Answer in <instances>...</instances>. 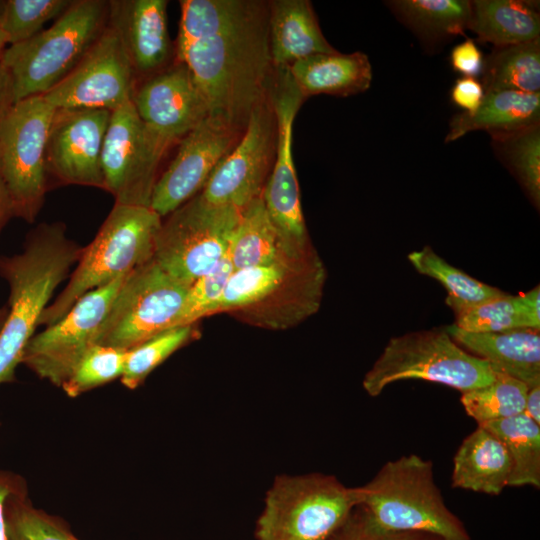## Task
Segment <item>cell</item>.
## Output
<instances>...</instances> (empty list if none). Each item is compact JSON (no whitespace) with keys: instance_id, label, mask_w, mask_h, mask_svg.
Segmentation results:
<instances>
[{"instance_id":"obj_1","label":"cell","mask_w":540,"mask_h":540,"mask_svg":"<svg viewBox=\"0 0 540 540\" xmlns=\"http://www.w3.org/2000/svg\"><path fill=\"white\" fill-rule=\"evenodd\" d=\"M176 60L204 96L210 114L245 127L267 100L273 79L268 5L253 0H183Z\"/></svg>"},{"instance_id":"obj_2","label":"cell","mask_w":540,"mask_h":540,"mask_svg":"<svg viewBox=\"0 0 540 540\" xmlns=\"http://www.w3.org/2000/svg\"><path fill=\"white\" fill-rule=\"evenodd\" d=\"M81 251L67 237L65 224L54 222L33 229L21 253L0 257V275L9 286L8 314L0 331V384L15 380L42 313Z\"/></svg>"},{"instance_id":"obj_3","label":"cell","mask_w":540,"mask_h":540,"mask_svg":"<svg viewBox=\"0 0 540 540\" xmlns=\"http://www.w3.org/2000/svg\"><path fill=\"white\" fill-rule=\"evenodd\" d=\"M356 490L358 506L384 529L471 540L464 523L445 504L434 480L433 462L419 455L386 462Z\"/></svg>"},{"instance_id":"obj_4","label":"cell","mask_w":540,"mask_h":540,"mask_svg":"<svg viewBox=\"0 0 540 540\" xmlns=\"http://www.w3.org/2000/svg\"><path fill=\"white\" fill-rule=\"evenodd\" d=\"M109 1L73 0L47 29L10 45L0 56L14 88L15 102L44 95L82 60L108 25Z\"/></svg>"},{"instance_id":"obj_5","label":"cell","mask_w":540,"mask_h":540,"mask_svg":"<svg viewBox=\"0 0 540 540\" xmlns=\"http://www.w3.org/2000/svg\"><path fill=\"white\" fill-rule=\"evenodd\" d=\"M161 224L150 207L115 203L95 238L82 247L67 285L45 308L39 325L55 324L85 293L152 260Z\"/></svg>"},{"instance_id":"obj_6","label":"cell","mask_w":540,"mask_h":540,"mask_svg":"<svg viewBox=\"0 0 540 540\" xmlns=\"http://www.w3.org/2000/svg\"><path fill=\"white\" fill-rule=\"evenodd\" d=\"M358 505L356 487L335 476L277 477L257 520V540H330Z\"/></svg>"},{"instance_id":"obj_7","label":"cell","mask_w":540,"mask_h":540,"mask_svg":"<svg viewBox=\"0 0 540 540\" xmlns=\"http://www.w3.org/2000/svg\"><path fill=\"white\" fill-rule=\"evenodd\" d=\"M495 377L487 361L459 346L444 328L391 338L362 385L372 397L407 379L440 383L464 393L490 384Z\"/></svg>"},{"instance_id":"obj_8","label":"cell","mask_w":540,"mask_h":540,"mask_svg":"<svg viewBox=\"0 0 540 540\" xmlns=\"http://www.w3.org/2000/svg\"><path fill=\"white\" fill-rule=\"evenodd\" d=\"M55 108L43 95L16 102L0 126V173L13 211L35 221L48 189L46 147Z\"/></svg>"},{"instance_id":"obj_9","label":"cell","mask_w":540,"mask_h":540,"mask_svg":"<svg viewBox=\"0 0 540 540\" xmlns=\"http://www.w3.org/2000/svg\"><path fill=\"white\" fill-rule=\"evenodd\" d=\"M188 286L154 260L124 279L103 323L96 344L127 351L177 327Z\"/></svg>"},{"instance_id":"obj_10","label":"cell","mask_w":540,"mask_h":540,"mask_svg":"<svg viewBox=\"0 0 540 540\" xmlns=\"http://www.w3.org/2000/svg\"><path fill=\"white\" fill-rule=\"evenodd\" d=\"M241 210L208 204L197 194L162 221L154 260L189 287L226 255Z\"/></svg>"},{"instance_id":"obj_11","label":"cell","mask_w":540,"mask_h":540,"mask_svg":"<svg viewBox=\"0 0 540 540\" xmlns=\"http://www.w3.org/2000/svg\"><path fill=\"white\" fill-rule=\"evenodd\" d=\"M267 98L276 122V148L261 196L284 246L302 252L311 242L301 208L292 139L294 120L306 97L286 67L274 71Z\"/></svg>"},{"instance_id":"obj_12","label":"cell","mask_w":540,"mask_h":540,"mask_svg":"<svg viewBox=\"0 0 540 540\" xmlns=\"http://www.w3.org/2000/svg\"><path fill=\"white\" fill-rule=\"evenodd\" d=\"M169 147L140 119L132 101L112 111L101 164L105 190L115 203L150 207L158 168Z\"/></svg>"},{"instance_id":"obj_13","label":"cell","mask_w":540,"mask_h":540,"mask_svg":"<svg viewBox=\"0 0 540 540\" xmlns=\"http://www.w3.org/2000/svg\"><path fill=\"white\" fill-rule=\"evenodd\" d=\"M127 275L85 293L62 319L34 335L21 363L41 379L61 387L79 360L96 345L100 326Z\"/></svg>"},{"instance_id":"obj_14","label":"cell","mask_w":540,"mask_h":540,"mask_svg":"<svg viewBox=\"0 0 540 540\" xmlns=\"http://www.w3.org/2000/svg\"><path fill=\"white\" fill-rule=\"evenodd\" d=\"M136 78L119 35L108 24L78 65L43 97L55 109L112 112L132 101Z\"/></svg>"},{"instance_id":"obj_15","label":"cell","mask_w":540,"mask_h":540,"mask_svg":"<svg viewBox=\"0 0 540 540\" xmlns=\"http://www.w3.org/2000/svg\"><path fill=\"white\" fill-rule=\"evenodd\" d=\"M276 148V122L266 100L249 115L237 144L217 165L199 197L214 206L243 209L260 197Z\"/></svg>"},{"instance_id":"obj_16","label":"cell","mask_w":540,"mask_h":540,"mask_svg":"<svg viewBox=\"0 0 540 540\" xmlns=\"http://www.w3.org/2000/svg\"><path fill=\"white\" fill-rule=\"evenodd\" d=\"M241 128L221 115L210 114L185 135L174 159L155 183L150 208L162 218L199 194L237 144Z\"/></svg>"},{"instance_id":"obj_17","label":"cell","mask_w":540,"mask_h":540,"mask_svg":"<svg viewBox=\"0 0 540 540\" xmlns=\"http://www.w3.org/2000/svg\"><path fill=\"white\" fill-rule=\"evenodd\" d=\"M111 113L105 109H56L47 139V174L61 184L105 190L101 157Z\"/></svg>"},{"instance_id":"obj_18","label":"cell","mask_w":540,"mask_h":540,"mask_svg":"<svg viewBox=\"0 0 540 540\" xmlns=\"http://www.w3.org/2000/svg\"><path fill=\"white\" fill-rule=\"evenodd\" d=\"M132 103L145 125L170 146L210 115L190 71L177 60L136 85Z\"/></svg>"},{"instance_id":"obj_19","label":"cell","mask_w":540,"mask_h":540,"mask_svg":"<svg viewBox=\"0 0 540 540\" xmlns=\"http://www.w3.org/2000/svg\"><path fill=\"white\" fill-rule=\"evenodd\" d=\"M165 0H111L108 24L117 32L138 75L151 76L172 55Z\"/></svg>"},{"instance_id":"obj_20","label":"cell","mask_w":540,"mask_h":540,"mask_svg":"<svg viewBox=\"0 0 540 540\" xmlns=\"http://www.w3.org/2000/svg\"><path fill=\"white\" fill-rule=\"evenodd\" d=\"M326 279V268L313 249L294 263L265 299L234 316L271 330L296 326L319 310Z\"/></svg>"},{"instance_id":"obj_21","label":"cell","mask_w":540,"mask_h":540,"mask_svg":"<svg viewBox=\"0 0 540 540\" xmlns=\"http://www.w3.org/2000/svg\"><path fill=\"white\" fill-rule=\"evenodd\" d=\"M446 332L463 349L487 361L496 373L513 377L528 388L540 385V333L519 328L493 333L469 332L456 325Z\"/></svg>"},{"instance_id":"obj_22","label":"cell","mask_w":540,"mask_h":540,"mask_svg":"<svg viewBox=\"0 0 540 540\" xmlns=\"http://www.w3.org/2000/svg\"><path fill=\"white\" fill-rule=\"evenodd\" d=\"M268 37L274 70L315 54L336 51L325 39L307 0H275L268 4Z\"/></svg>"},{"instance_id":"obj_23","label":"cell","mask_w":540,"mask_h":540,"mask_svg":"<svg viewBox=\"0 0 540 540\" xmlns=\"http://www.w3.org/2000/svg\"><path fill=\"white\" fill-rule=\"evenodd\" d=\"M511 470L504 444L478 425L463 439L454 455L452 487L497 496L508 487Z\"/></svg>"},{"instance_id":"obj_24","label":"cell","mask_w":540,"mask_h":540,"mask_svg":"<svg viewBox=\"0 0 540 540\" xmlns=\"http://www.w3.org/2000/svg\"><path fill=\"white\" fill-rule=\"evenodd\" d=\"M288 70L306 98L321 94L351 96L369 89L372 81L369 58L360 51L315 54L294 62Z\"/></svg>"},{"instance_id":"obj_25","label":"cell","mask_w":540,"mask_h":540,"mask_svg":"<svg viewBox=\"0 0 540 540\" xmlns=\"http://www.w3.org/2000/svg\"><path fill=\"white\" fill-rule=\"evenodd\" d=\"M540 124V93L513 90L485 92L479 107L452 117L445 142L476 130L504 133Z\"/></svg>"},{"instance_id":"obj_26","label":"cell","mask_w":540,"mask_h":540,"mask_svg":"<svg viewBox=\"0 0 540 540\" xmlns=\"http://www.w3.org/2000/svg\"><path fill=\"white\" fill-rule=\"evenodd\" d=\"M471 2L469 28L477 40L505 47L540 38V14L535 2L475 0Z\"/></svg>"},{"instance_id":"obj_27","label":"cell","mask_w":540,"mask_h":540,"mask_svg":"<svg viewBox=\"0 0 540 540\" xmlns=\"http://www.w3.org/2000/svg\"><path fill=\"white\" fill-rule=\"evenodd\" d=\"M396 18L429 47L441 45L469 28L466 0H394L385 2Z\"/></svg>"},{"instance_id":"obj_28","label":"cell","mask_w":540,"mask_h":540,"mask_svg":"<svg viewBox=\"0 0 540 540\" xmlns=\"http://www.w3.org/2000/svg\"><path fill=\"white\" fill-rule=\"evenodd\" d=\"M228 253L234 270L269 264L285 256L297 257L285 248L262 196L241 210Z\"/></svg>"},{"instance_id":"obj_29","label":"cell","mask_w":540,"mask_h":540,"mask_svg":"<svg viewBox=\"0 0 540 540\" xmlns=\"http://www.w3.org/2000/svg\"><path fill=\"white\" fill-rule=\"evenodd\" d=\"M456 316L458 328L479 333L511 329H540V287L519 295L503 294Z\"/></svg>"},{"instance_id":"obj_30","label":"cell","mask_w":540,"mask_h":540,"mask_svg":"<svg viewBox=\"0 0 540 540\" xmlns=\"http://www.w3.org/2000/svg\"><path fill=\"white\" fill-rule=\"evenodd\" d=\"M481 76L485 92L513 90L540 93V38L494 47L484 58Z\"/></svg>"},{"instance_id":"obj_31","label":"cell","mask_w":540,"mask_h":540,"mask_svg":"<svg viewBox=\"0 0 540 540\" xmlns=\"http://www.w3.org/2000/svg\"><path fill=\"white\" fill-rule=\"evenodd\" d=\"M506 447L512 470L508 487H540V425L525 413L479 424Z\"/></svg>"},{"instance_id":"obj_32","label":"cell","mask_w":540,"mask_h":540,"mask_svg":"<svg viewBox=\"0 0 540 540\" xmlns=\"http://www.w3.org/2000/svg\"><path fill=\"white\" fill-rule=\"evenodd\" d=\"M306 254L285 256L269 264L234 270L209 316L221 312L236 315L257 305L286 277L294 263Z\"/></svg>"},{"instance_id":"obj_33","label":"cell","mask_w":540,"mask_h":540,"mask_svg":"<svg viewBox=\"0 0 540 540\" xmlns=\"http://www.w3.org/2000/svg\"><path fill=\"white\" fill-rule=\"evenodd\" d=\"M408 260L418 273L442 284L447 291L446 304L455 315L505 294L502 290L480 282L450 265L429 246L411 252Z\"/></svg>"},{"instance_id":"obj_34","label":"cell","mask_w":540,"mask_h":540,"mask_svg":"<svg viewBox=\"0 0 540 540\" xmlns=\"http://www.w3.org/2000/svg\"><path fill=\"white\" fill-rule=\"evenodd\" d=\"M496 156L519 181L530 200L540 203V124L504 133H492Z\"/></svg>"},{"instance_id":"obj_35","label":"cell","mask_w":540,"mask_h":540,"mask_svg":"<svg viewBox=\"0 0 540 540\" xmlns=\"http://www.w3.org/2000/svg\"><path fill=\"white\" fill-rule=\"evenodd\" d=\"M527 391L525 383L496 373L493 382L462 393L460 400L466 413L479 425L524 413Z\"/></svg>"},{"instance_id":"obj_36","label":"cell","mask_w":540,"mask_h":540,"mask_svg":"<svg viewBox=\"0 0 540 540\" xmlns=\"http://www.w3.org/2000/svg\"><path fill=\"white\" fill-rule=\"evenodd\" d=\"M7 540H79L58 517L36 508L23 489L4 503Z\"/></svg>"},{"instance_id":"obj_37","label":"cell","mask_w":540,"mask_h":540,"mask_svg":"<svg viewBox=\"0 0 540 540\" xmlns=\"http://www.w3.org/2000/svg\"><path fill=\"white\" fill-rule=\"evenodd\" d=\"M194 325L168 329L126 351L121 383L128 389L141 385L169 356L195 338Z\"/></svg>"},{"instance_id":"obj_38","label":"cell","mask_w":540,"mask_h":540,"mask_svg":"<svg viewBox=\"0 0 540 540\" xmlns=\"http://www.w3.org/2000/svg\"><path fill=\"white\" fill-rule=\"evenodd\" d=\"M70 0H2L0 29L7 43L24 42L51 19H57L71 5Z\"/></svg>"},{"instance_id":"obj_39","label":"cell","mask_w":540,"mask_h":540,"mask_svg":"<svg viewBox=\"0 0 540 540\" xmlns=\"http://www.w3.org/2000/svg\"><path fill=\"white\" fill-rule=\"evenodd\" d=\"M126 351L96 344L79 360L61 386L67 396L75 398L91 389L121 378Z\"/></svg>"},{"instance_id":"obj_40","label":"cell","mask_w":540,"mask_h":540,"mask_svg":"<svg viewBox=\"0 0 540 540\" xmlns=\"http://www.w3.org/2000/svg\"><path fill=\"white\" fill-rule=\"evenodd\" d=\"M233 271L227 252L212 270L193 282L188 287L177 327L194 325L199 319L209 316Z\"/></svg>"},{"instance_id":"obj_41","label":"cell","mask_w":540,"mask_h":540,"mask_svg":"<svg viewBox=\"0 0 540 540\" xmlns=\"http://www.w3.org/2000/svg\"><path fill=\"white\" fill-rule=\"evenodd\" d=\"M330 540H442L421 532L395 531L384 529L368 517L365 511L356 506L344 524Z\"/></svg>"},{"instance_id":"obj_42","label":"cell","mask_w":540,"mask_h":540,"mask_svg":"<svg viewBox=\"0 0 540 540\" xmlns=\"http://www.w3.org/2000/svg\"><path fill=\"white\" fill-rule=\"evenodd\" d=\"M450 64L462 76L476 78L482 73L484 57L475 41L466 39L451 50Z\"/></svg>"},{"instance_id":"obj_43","label":"cell","mask_w":540,"mask_h":540,"mask_svg":"<svg viewBox=\"0 0 540 540\" xmlns=\"http://www.w3.org/2000/svg\"><path fill=\"white\" fill-rule=\"evenodd\" d=\"M485 91L480 81L474 77H459L450 91L451 101L463 109V112L471 113L481 104Z\"/></svg>"},{"instance_id":"obj_44","label":"cell","mask_w":540,"mask_h":540,"mask_svg":"<svg viewBox=\"0 0 540 540\" xmlns=\"http://www.w3.org/2000/svg\"><path fill=\"white\" fill-rule=\"evenodd\" d=\"M26 488V482L21 476L13 472L0 469V540H7L4 519L5 500L11 494Z\"/></svg>"},{"instance_id":"obj_45","label":"cell","mask_w":540,"mask_h":540,"mask_svg":"<svg viewBox=\"0 0 540 540\" xmlns=\"http://www.w3.org/2000/svg\"><path fill=\"white\" fill-rule=\"evenodd\" d=\"M15 103L12 79L0 64V126Z\"/></svg>"},{"instance_id":"obj_46","label":"cell","mask_w":540,"mask_h":540,"mask_svg":"<svg viewBox=\"0 0 540 540\" xmlns=\"http://www.w3.org/2000/svg\"><path fill=\"white\" fill-rule=\"evenodd\" d=\"M524 413L540 425V385L528 388Z\"/></svg>"},{"instance_id":"obj_47","label":"cell","mask_w":540,"mask_h":540,"mask_svg":"<svg viewBox=\"0 0 540 540\" xmlns=\"http://www.w3.org/2000/svg\"><path fill=\"white\" fill-rule=\"evenodd\" d=\"M11 217H13L11 200L0 173V232Z\"/></svg>"},{"instance_id":"obj_48","label":"cell","mask_w":540,"mask_h":540,"mask_svg":"<svg viewBox=\"0 0 540 540\" xmlns=\"http://www.w3.org/2000/svg\"><path fill=\"white\" fill-rule=\"evenodd\" d=\"M7 314H8V307L7 306L0 307V331L3 327Z\"/></svg>"},{"instance_id":"obj_49","label":"cell","mask_w":540,"mask_h":540,"mask_svg":"<svg viewBox=\"0 0 540 540\" xmlns=\"http://www.w3.org/2000/svg\"><path fill=\"white\" fill-rule=\"evenodd\" d=\"M7 40H6V37L5 35L3 34V32L1 31L0 29V56L2 54V52L4 51L5 49V46L7 45Z\"/></svg>"}]
</instances>
